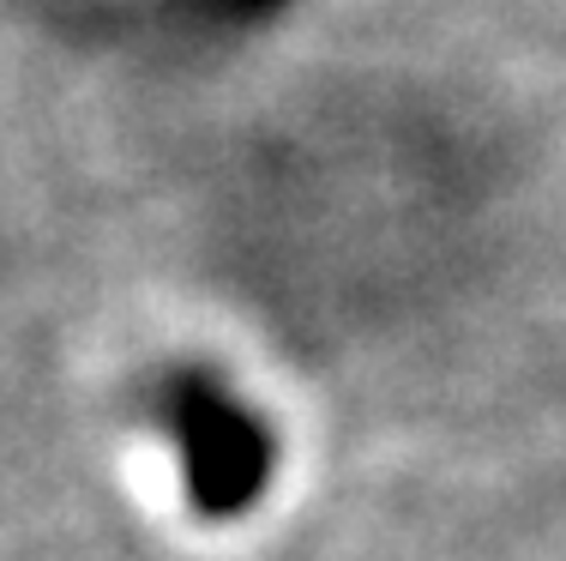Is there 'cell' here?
<instances>
[{"label": "cell", "mask_w": 566, "mask_h": 561, "mask_svg": "<svg viewBox=\"0 0 566 561\" xmlns=\"http://www.w3.org/2000/svg\"><path fill=\"white\" fill-rule=\"evenodd\" d=\"M175 423H181V440H187V477H193L199 507H211V513L248 507L253 489L272 471L265 435L211 386H181Z\"/></svg>", "instance_id": "cell-1"}]
</instances>
